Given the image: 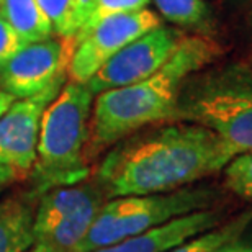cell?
<instances>
[{
	"label": "cell",
	"mask_w": 252,
	"mask_h": 252,
	"mask_svg": "<svg viewBox=\"0 0 252 252\" xmlns=\"http://www.w3.org/2000/svg\"><path fill=\"white\" fill-rule=\"evenodd\" d=\"M233 158L201 125H153L115 143L100 160L95 184L105 198L167 193L220 172Z\"/></svg>",
	"instance_id": "6da1fadb"
},
{
	"label": "cell",
	"mask_w": 252,
	"mask_h": 252,
	"mask_svg": "<svg viewBox=\"0 0 252 252\" xmlns=\"http://www.w3.org/2000/svg\"><path fill=\"white\" fill-rule=\"evenodd\" d=\"M221 54L223 49L215 39L185 34L172 58L158 72L136 84L98 94L90 118L89 159L136 131L177 120L185 82Z\"/></svg>",
	"instance_id": "7a4b0ae2"
},
{
	"label": "cell",
	"mask_w": 252,
	"mask_h": 252,
	"mask_svg": "<svg viewBox=\"0 0 252 252\" xmlns=\"http://www.w3.org/2000/svg\"><path fill=\"white\" fill-rule=\"evenodd\" d=\"M94 98L95 95L87 84L69 80L44 110L39 125L36 160L30 172L36 196L51 189L87 180Z\"/></svg>",
	"instance_id": "3957f363"
},
{
	"label": "cell",
	"mask_w": 252,
	"mask_h": 252,
	"mask_svg": "<svg viewBox=\"0 0 252 252\" xmlns=\"http://www.w3.org/2000/svg\"><path fill=\"white\" fill-rule=\"evenodd\" d=\"M177 122L211 129L234 158L252 151V70L231 65L193 74L180 94Z\"/></svg>",
	"instance_id": "277c9868"
},
{
	"label": "cell",
	"mask_w": 252,
	"mask_h": 252,
	"mask_svg": "<svg viewBox=\"0 0 252 252\" xmlns=\"http://www.w3.org/2000/svg\"><path fill=\"white\" fill-rule=\"evenodd\" d=\"M213 191L198 187H184L167 193L118 196L105 201L77 252H94L131 236L193 213L208 210Z\"/></svg>",
	"instance_id": "5b68a950"
},
{
	"label": "cell",
	"mask_w": 252,
	"mask_h": 252,
	"mask_svg": "<svg viewBox=\"0 0 252 252\" xmlns=\"http://www.w3.org/2000/svg\"><path fill=\"white\" fill-rule=\"evenodd\" d=\"M38 196L34 244L51 252H77L105 203L98 185L84 180L51 189Z\"/></svg>",
	"instance_id": "8992f818"
},
{
	"label": "cell",
	"mask_w": 252,
	"mask_h": 252,
	"mask_svg": "<svg viewBox=\"0 0 252 252\" xmlns=\"http://www.w3.org/2000/svg\"><path fill=\"white\" fill-rule=\"evenodd\" d=\"M160 25V18L148 8L102 20L75 41L67 65V79L87 84L115 54Z\"/></svg>",
	"instance_id": "52a82bcc"
},
{
	"label": "cell",
	"mask_w": 252,
	"mask_h": 252,
	"mask_svg": "<svg viewBox=\"0 0 252 252\" xmlns=\"http://www.w3.org/2000/svg\"><path fill=\"white\" fill-rule=\"evenodd\" d=\"M184 36L185 34L180 30L162 25L151 30L105 63L103 67L87 82V87L94 95H98L148 79L172 58Z\"/></svg>",
	"instance_id": "ba28073f"
},
{
	"label": "cell",
	"mask_w": 252,
	"mask_h": 252,
	"mask_svg": "<svg viewBox=\"0 0 252 252\" xmlns=\"http://www.w3.org/2000/svg\"><path fill=\"white\" fill-rule=\"evenodd\" d=\"M74 49V39L59 36L23 44L0 65V90L17 100L43 92L56 79L67 75Z\"/></svg>",
	"instance_id": "9c48e42d"
},
{
	"label": "cell",
	"mask_w": 252,
	"mask_h": 252,
	"mask_svg": "<svg viewBox=\"0 0 252 252\" xmlns=\"http://www.w3.org/2000/svg\"><path fill=\"white\" fill-rule=\"evenodd\" d=\"M67 75L54 82L36 95L20 98L0 118V164L15 169L20 175L32 172L36 160L39 125L44 110L58 97L65 85Z\"/></svg>",
	"instance_id": "30bf717a"
},
{
	"label": "cell",
	"mask_w": 252,
	"mask_h": 252,
	"mask_svg": "<svg viewBox=\"0 0 252 252\" xmlns=\"http://www.w3.org/2000/svg\"><path fill=\"white\" fill-rule=\"evenodd\" d=\"M218 223L220 215L215 211H193V213L170 220L146 233L131 236L94 252H165L195 236L215 229Z\"/></svg>",
	"instance_id": "8fae6325"
},
{
	"label": "cell",
	"mask_w": 252,
	"mask_h": 252,
	"mask_svg": "<svg viewBox=\"0 0 252 252\" xmlns=\"http://www.w3.org/2000/svg\"><path fill=\"white\" fill-rule=\"evenodd\" d=\"M32 195H12L0 200V252H25L34 244L36 208L30 198Z\"/></svg>",
	"instance_id": "7c38bea8"
},
{
	"label": "cell",
	"mask_w": 252,
	"mask_h": 252,
	"mask_svg": "<svg viewBox=\"0 0 252 252\" xmlns=\"http://www.w3.org/2000/svg\"><path fill=\"white\" fill-rule=\"evenodd\" d=\"M0 17L15 30L22 44L54 36L51 23L38 0H2Z\"/></svg>",
	"instance_id": "4fadbf2b"
},
{
	"label": "cell",
	"mask_w": 252,
	"mask_h": 252,
	"mask_svg": "<svg viewBox=\"0 0 252 252\" xmlns=\"http://www.w3.org/2000/svg\"><path fill=\"white\" fill-rule=\"evenodd\" d=\"M49 20L54 36L75 39L89 20L92 0H38Z\"/></svg>",
	"instance_id": "5bb4252c"
},
{
	"label": "cell",
	"mask_w": 252,
	"mask_h": 252,
	"mask_svg": "<svg viewBox=\"0 0 252 252\" xmlns=\"http://www.w3.org/2000/svg\"><path fill=\"white\" fill-rule=\"evenodd\" d=\"M249 220L251 215H246L238 221H234V223L221 226V228L216 229H210L206 233L195 236V238L185 241V243L175 246V248L165 252H216L223 246L228 244L229 241H233L244 229V226Z\"/></svg>",
	"instance_id": "9a60e30c"
},
{
	"label": "cell",
	"mask_w": 252,
	"mask_h": 252,
	"mask_svg": "<svg viewBox=\"0 0 252 252\" xmlns=\"http://www.w3.org/2000/svg\"><path fill=\"white\" fill-rule=\"evenodd\" d=\"M159 13L179 27H196L206 22L208 8L203 0H153Z\"/></svg>",
	"instance_id": "2e32d148"
},
{
	"label": "cell",
	"mask_w": 252,
	"mask_h": 252,
	"mask_svg": "<svg viewBox=\"0 0 252 252\" xmlns=\"http://www.w3.org/2000/svg\"><path fill=\"white\" fill-rule=\"evenodd\" d=\"M149 2L151 0H92L89 20H87V23H85L84 30L79 33V36L74 39V43L77 41L79 38H82L89 30H92L95 25L100 23L102 20L115 17V15L138 12V10H143L148 7Z\"/></svg>",
	"instance_id": "e0dca14e"
},
{
	"label": "cell",
	"mask_w": 252,
	"mask_h": 252,
	"mask_svg": "<svg viewBox=\"0 0 252 252\" xmlns=\"http://www.w3.org/2000/svg\"><path fill=\"white\" fill-rule=\"evenodd\" d=\"M226 187L243 198L252 200V151L236 156L224 167Z\"/></svg>",
	"instance_id": "ac0fdd59"
},
{
	"label": "cell",
	"mask_w": 252,
	"mask_h": 252,
	"mask_svg": "<svg viewBox=\"0 0 252 252\" xmlns=\"http://www.w3.org/2000/svg\"><path fill=\"white\" fill-rule=\"evenodd\" d=\"M22 46L23 44L15 30L0 17V65L7 63Z\"/></svg>",
	"instance_id": "d6986e66"
},
{
	"label": "cell",
	"mask_w": 252,
	"mask_h": 252,
	"mask_svg": "<svg viewBox=\"0 0 252 252\" xmlns=\"http://www.w3.org/2000/svg\"><path fill=\"white\" fill-rule=\"evenodd\" d=\"M17 179H20V174L15 169L8 167V165L0 164V189L5 187V185L15 182Z\"/></svg>",
	"instance_id": "ffe728a7"
},
{
	"label": "cell",
	"mask_w": 252,
	"mask_h": 252,
	"mask_svg": "<svg viewBox=\"0 0 252 252\" xmlns=\"http://www.w3.org/2000/svg\"><path fill=\"white\" fill-rule=\"evenodd\" d=\"M15 97H12L10 94L3 92V90H0V118H2V115L7 112V110L10 108V105H12L15 102Z\"/></svg>",
	"instance_id": "44dd1931"
},
{
	"label": "cell",
	"mask_w": 252,
	"mask_h": 252,
	"mask_svg": "<svg viewBox=\"0 0 252 252\" xmlns=\"http://www.w3.org/2000/svg\"><path fill=\"white\" fill-rule=\"evenodd\" d=\"M216 252H252V248L251 246H223L221 249H218Z\"/></svg>",
	"instance_id": "7402d4cb"
},
{
	"label": "cell",
	"mask_w": 252,
	"mask_h": 252,
	"mask_svg": "<svg viewBox=\"0 0 252 252\" xmlns=\"http://www.w3.org/2000/svg\"><path fill=\"white\" fill-rule=\"evenodd\" d=\"M25 252H51V251H49V249H46V248H43V246L33 244L32 248H30L28 251H25Z\"/></svg>",
	"instance_id": "603a6c76"
},
{
	"label": "cell",
	"mask_w": 252,
	"mask_h": 252,
	"mask_svg": "<svg viewBox=\"0 0 252 252\" xmlns=\"http://www.w3.org/2000/svg\"><path fill=\"white\" fill-rule=\"evenodd\" d=\"M0 2H2V0H0Z\"/></svg>",
	"instance_id": "cb8c5ba5"
}]
</instances>
